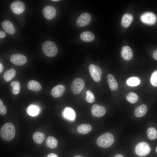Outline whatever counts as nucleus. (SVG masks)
Segmentation results:
<instances>
[{
	"label": "nucleus",
	"instance_id": "f257e3e1",
	"mask_svg": "<svg viewBox=\"0 0 157 157\" xmlns=\"http://www.w3.org/2000/svg\"><path fill=\"white\" fill-rule=\"evenodd\" d=\"M0 136L2 139L6 141H10L15 137V130L14 125L11 123L5 124L1 128Z\"/></svg>",
	"mask_w": 157,
	"mask_h": 157
},
{
	"label": "nucleus",
	"instance_id": "f03ea898",
	"mask_svg": "<svg viewBox=\"0 0 157 157\" xmlns=\"http://www.w3.org/2000/svg\"><path fill=\"white\" fill-rule=\"evenodd\" d=\"M114 138L110 133H106L99 136L97 140L98 146L106 148L110 146L114 143Z\"/></svg>",
	"mask_w": 157,
	"mask_h": 157
},
{
	"label": "nucleus",
	"instance_id": "7ed1b4c3",
	"mask_svg": "<svg viewBox=\"0 0 157 157\" xmlns=\"http://www.w3.org/2000/svg\"><path fill=\"white\" fill-rule=\"evenodd\" d=\"M42 47L43 53L48 57H53L57 53V47L55 43L52 41L48 40L44 42L42 44Z\"/></svg>",
	"mask_w": 157,
	"mask_h": 157
},
{
	"label": "nucleus",
	"instance_id": "20e7f679",
	"mask_svg": "<svg viewBox=\"0 0 157 157\" xmlns=\"http://www.w3.org/2000/svg\"><path fill=\"white\" fill-rule=\"evenodd\" d=\"M135 151L137 155L143 157L147 155L149 153L151 148L147 143L144 142H140L136 145Z\"/></svg>",
	"mask_w": 157,
	"mask_h": 157
},
{
	"label": "nucleus",
	"instance_id": "39448f33",
	"mask_svg": "<svg viewBox=\"0 0 157 157\" xmlns=\"http://www.w3.org/2000/svg\"><path fill=\"white\" fill-rule=\"evenodd\" d=\"M85 82L83 79L79 78H76L72 83V90L74 94H78L83 88Z\"/></svg>",
	"mask_w": 157,
	"mask_h": 157
},
{
	"label": "nucleus",
	"instance_id": "423d86ee",
	"mask_svg": "<svg viewBox=\"0 0 157 157\" xmlns=\"http://www.w3.org/2000/svg\"><path fill=\"white\" fill-rule=\"evenodd\" d=\"M89 70L93 80L96 82L100 81L102 75L100 68L97 65L92 64L89 65Z\"/></svg>",
	"mask_w": 157,
	"mask_h": 157
},
{
	"label": "nucleus",
	"instance_id": "0eeeda50",
	"mask_svg": "<svg viewBox=\"0 0 157 157\" xmlns=\"http://www.w3.org/2000/svg\"><path fill=\"white\" fill-rule=\"evenodd\" d=\"M12 12L16 15L22 13L25 9L24 3L20 1H15L13 2L10 6Z\"/></svg>",
	"mask_w": 157,
	"mask_h": 157
},
{
	"label": "nucleus",
	"instance_id": "6e6552de",
	"mask_svg": "<svg viewBox=\"0 0 157 157\" xmlns=\"http://www.w3.org/2000/svg\"><path fill=\"white\" fill-rule=\"evenodd\" d=\"M91 19V16L89 13H83L78 18L76 22V24L79 27H85L89 23Z\"/></svg>",
	"mask_w": 157,
	"mask_h": 157
},
{
	"label": "nucleus",
	"instance_id": "1a4fd4ad",
	"mask_svg": "<svg viewBox=\"0 0 157 157\" xmlns=\"http://www.w3.org/2000/svg\"><path fill=\"white\" fill-rule=\"evenodd\" d=\"M140 19L144 23L149 25H152L156 23V17L154 13L151 12H147L141 15Z\"/></svg>",
	"mask_w": 157,
	"mask_h": 157
},
{
	"label": "nucleus",
	"instance_id": "9d476101",
	"mask_svg": "<svg viewBox=\"0 0 157 157\" xmlns=\"http://www.w3.org/2000/svg\"><path fill=\"white\" fill-rule=\"evenodd\" d=\"M10 60L13 64L17 66H21L26 63L27 59L26 57L23 54H15L11 56Z\"/></svg>",
	"mask_w": 157,
	"mask_h": 157
},
{
	"label": "nucleus",
	"instance_id": "9b49d317",
	"mask_svg": "<svg viewBox=\"0 0 157 157\" xmlns=\"http://www.w3.org/2000/svg\"><path fill=\"white\" fill-rule=\"evenodd\" d=\"M43 14L44 17L48 20L53 19L56 14V10L55 8L51 6H47L43 9Z\"/></svg>",
	"mask_w": 157,
	"mask_h": 157
},
{
	"label": "nucleus",
	"instance_id": "f8f14e48",
	"mask_svg": "<svg viewBox=\"0 0 157 157\" xmlns=\"http://www.w3.org/2000/svg\"><path fill=\"white\" fill-rule=\"evenodd\" d=\"M91 110L92 115L97 117L103 116L106 113V110L104 107L97 104L92 106Z\"/></svg>",
	"mask_w": 157,
	"mask_h": 157
},
{
	"label": "nucleus",
	"instance_id": "ddd939ff",
	"mask_svg": "<svg viewBox=\"0 0 157 157\" xmlns=\"http://www.w3.org/2000/svg\"><path fill=\"white\" fill-rule=\"evenodd\" d=\"M63 117L67 120L72 121H74L76 117V114L74 110L69 107H66L62 113Z\"/></svg>",
	"mask_w": 157,
	"mask_h": 157
},
{
	"label": "nucleus",
	"instance_id": "4468645a",
	"mask_svg": "<svg viewBox=\"0 0 157 157\" xmlns=\"http://www.w3.org/2000/svg\"><path fill=\"white\" fill-rule=\"evenodd\" d=\"M121 55L122 58L124 60H129L132 57L133 52L130 47L125 46L123 47L122 49Z\"/></svg>",
	"mask_w": 157,
	"mask_h": 157
},
{
	"label": "nucleus",
	"instance_id": "2eb2a0df",
	"mask_svg": "<svg viewBox=\"0 0 157 157\" xmlns=\"http://www.w3.org/2000/svg\"><path fill=\"white\" fill-rule=\"evenodd\" d=\"M65 88L63 85H59L54 87L51 91V95L54 97H60L65 91Z\"/></svg>",
	"mask_w": 157,
	"mask_h": 157
},
{
	"label": "nucleus",
	"instance_id": "dca6fc26",
	"mask_svg": "<svg viewBox=\"0 0 157 157\" xmlns=\"http://www.w3.org/2000/svg\"><path fill=\"white\" fill-rule=\"evenodd\" d=\"M2 26L4 30L10 34H13L15 32V29L12 23L10 21L6 20L2 23Z\"/></svg>",
	"mask_w": 157,
	"mask_h": 157
},
{
	"label": "nucleus",
	"instance_id": "f3484780",
	"mask_svg": "<svg viewBox=\"0 0 157 157\" xmlns=\"http://www.w3.org/2000/svg\"><path fill=\"white\" fill-rule=\"evenodd\" d=\"M108 83L111 90H115L118 88L117 83L114 76L111 74H108L107 77Z\"/></svg>",
	"mask_w": 157,
	"mask_h": 157
},
{
	"label": "nucleus",
	"instance_id": "a211bd4d",
	"mask_svg": "<svg viewBox=\"0 0 157 157\" xmlns=\"http://www.w3.org/2000/svg\"><path fill=\"white\" fill-rule=\"evenodd\" d=\"M40 111L39 107L35 104H31L26 109V112L30 116L35 117L38 115Z\"/></svg>",
	"mask_w": 157,
	"mask_h": 157
},
{
	"label": "nucleus",
	"instance_id": "6ab92c4d",
	"mask_svg": "<svg viewBox=\"0 0 157 157\" xmlns=\"http://www.w3.org/2000/svg\"><path fill=\"white\" fill-rule=\"evenodd\" d=\"M147 110V108L145 105H141L135 108L134 111L135 115L137 117H142L145 114Z\"/></svg>",
	"mask_w": 157,
	"mask_h": 157
},
{
	"label": "nucleus",
	"instance_id": "aec40b11",
	"mask_svg": "<svg viewBox=\"0 0 157 157\" xmlns=\"http://www.w3.org/2000/svg\"><path fill=\"white\" fill-rule=\"evenodd\" d=\"M133 19V16L130 14L126 13L123 16L122 20V26L125 28L128 27L132 23Z\"/></svg>",
	"mask_w": 157,
	"mask_h": 157
},
{
	"label": "nucleus",
	"instance_id": "412c9836",
	"mask_svg": "<svg viewBox=\"0 0 157 157\" xmlns=\"http://www.w3.org/2000/svg\"><path fill=\"white\" fill-rule=\"evenodd\" d=\"M27 87L30 90L36 91L40 90L42 88L41 86L40 83L34 80L29 81L28 83Z\"/></svg>",
	"mask_w": 157,
	"mask_h": 157
},
{
	"label": "nucleus",
	"instance_id": "4be33fe9",
	"mask_svg": "<svg viewBox=\"0 0 157 157\" xmlns=\"http://www.w3.org/2000/svg\"><path fill=\"white\" fill-rule=\"evenodd\" d=\"M34 142L38 144H42L45 138V135L43 133L39 132H35L33 136Z\"/></svg>",
	"mask_w": 157,
	"mask_h": 157
},
{
	"label": "nucleus",
	"instance_id": "5701e85b",
	"mask_svg": "<svg viewBox=\"0 0 157 157\" xmlns=\"http://www.w3.org/2000/svg\"><path fill=\"white\" fill-rule=\"evenodd\" d=\"M91 126L88 124H82L77 127V130L78 132L81 134H86L91 130Z\"/></svg>",
	"mask_w": 157,
	"mask_h": 157
},
{
	"label": "nucleus",
	"instance_id": "b1692460",
	"mask_svg": "<svg viewBox=\"0 0 157 157\" xmlns=\"http://www.w3.org/2000/svg\"><path fill=\"white\" fill-rule=\"evenodd\" d=\"M80 37L81 40L86 42L92 41L94 38V34L90 31H85L82 33Z\"/></svg>",
	"mask_w": 157,
	"mask_h": 157
},
{
	"label": "nucleus",
	"instance_id": "393cba45",
	"mask_svg": "<svg viewBox=\"0 0 157 157\" xmlns=\"http://www.w3.org/2000/svg\"><path fill=\"white\" fill-rule=\"evenodd\" d=\"M16 75V71L14 69H10L4 73L3 78L7 82H9L12 80Z\"/></svg>",
	"mask_w": 157,
	"mask_h": 157
},
{
	"label": "nucleus",
	"instance_id": "a878e982",
	"mask_svg": "<svg viewBox=\"0 0 157 157\" xmlns=\"http://www.w3.org/2000/svg\"><path fill=\"white\" fill-rule=\"evenodd\" d=\"M46 144L47 146L51 149H54L58 145V141L54 137L49 136L46 140Z\"/></svg>",
	"mask_w": 157,
	"mask_h": 157
},
{
	"label": "nucleus",
	"instance_id": "bb28decb",
	"mask_svg": "<svg viewBox=\"0 0 157 157\" xmlns=\"http://www.w3.org/2000/svg\"><path fill=\"white\" fill-rule=\"evenodd\" d=\"M140 80L137 77H132L128 78L126 83L127 85L131 86H135L139 85L140 83Z\"/></svg>",
	"mask_w": 157,
	"mask_h": 157
},
{
	"label": "nucleus",
	"instance_id": "cd10ccee",
	"mask_svg": "<svg viewBox=\"0 0 157 157\" xmlns=\"http://www.w3.org/2000/svg\"><path fill=\"white\" fill-rule=\"evenodd\" d=\"M148 138L151 140H154L157 138V131L153 127L149 128L147 131Z\"/></svg>",
	"mask_w": 157,
	"mask_h": 157
},
{
	"label": "nucleus",
	"instance_id": "c85d7f7f",
	"mask_svg": "<svg viewBox=\"0 0 157 157\" xmlns=\"http://www.w3.org/2000/svg\"><path fill=\"white\" fill-rule=\"evenodd\" d=\"M138 97L137 94L133 92L129 93L126 97L127 100L130 103L134 104L138 100Z\"/></svg>",
	"mask_w": 157,
	"mask_h": 157
},
{
	"label": "nucleus",
	"instance_id": "c756f323",
	"mask_svg": "<svg viewBox=\"0 0 157 157\" xmlns=\"http://www.w3.org/2000/svg\"><path fill=\"white\" fill-rule=\"evenodd\" d=\"M10 85L13 87L12 92L15 94H17L20 92L21 86L19 83L17 81H12Z\"/></svg>",
	"mask_w": 157,
	"mask_h": 157
},
{
	"label": "nucleus",
	"instance_id": "7c9ffc66",
	"mask_svg": "<svg viewBox=\"0 0 157 157\" xmlns=\"http://www.w3.org/2000/svg\"><path fill=\"white\" fill-rule=\"evenodd\" d=\"M86 100L88 103H92L95 101V97L92 92L90 90H88L86 93Z\"/></svg>",
	"mask_w": 157,
	"mask_h": 157
},
{
	"label": "nucleus",
	"instance_id": "2f4dec72",
	"mask_svg": "<svg viewBox=\"0 0 157 157\" xmlns=\"http://www.w3.org/2000/svg\"><path fill=\"white\" fill-rule=\"evenodd\" d=\"M152 85L154 86H157V70L154 71L152 74L150 79Z\"/></svg>",
	"mask_w": 157,
	"mask_h": 157
},
{
	"label": "nucleus",
	"instance_id": "473e14b6",
	"mask_svg": "<svg viewBox=\"0 0 157 157\" xmlns=\"http://www.w3.org/2000/svg\"><path fill=\"white\" fill-rule=\"evenodd\" d=\"M3 102L1 99H0V114L1 115L5 114L7 112L6 108L3 105Z\"/></svg>",
	"mask_w": 157,
	"mask_h": 157
},
{
	"label": "nucleus",
	"instance_id": "72a5a7b5",
	"mask_svg": "<svg viewBox=\"0 0 157 157\" xmlns=\"http://www.w3.org/2000/svg\"><path fill=\"white\" fill-rule=\"evenodd\" d=\"M6 36V34L3 31H0V38H4Z\"/></svg>",
	"mask_w": 157,
	"mask_h": 157
},
{
	"label": "nucleus",
	"instance_id": "f704fd0d",
	"mask_svg": "<svg viewBox=\"0 0 157 157\" xmlns=\"http://www.w3.org/2000/svg\"><path fill=\"white\" fill-rule=\"evenodd\" d=\"M153 56L155 60H157V50L155 51L153 53Z\"/></svg>",
	"mask_w": 157,
	"mask_h": 157
},
{
	"label": "nucleus",
	"instance_id": "c9c22d12",
	"mask_svg": "<svg viewBox=\"0 0 157 157\" xmlns=\"http://www.w3.org/2000/svg\"><path fill=\"white\" fill-rule=\"evenodd\" d=\"M47 157H58V156L56 154L51 153L49 154L48 155Z\"/></svg>",
	"mask_w": 157,
	"mask_h": 157
},
{
	"label": "nucleus",
	"instance_id": "e433bc0d",
	"mask_svg": "<svg viewBox=\"0 0 157 157\" xmlns=\"http://www.w3.org/2000/svg\"><path fill=\"white\" fill-rule=\"evenodd\" d=\"M3 65L0 63V73H1L3 71Z\"/></svg>",
	"mask_w": 157,
	"mask_h": 157
},
{
	"label": "nucleus",
	"instance_id": "4c0bfd02",
	"mask_svg": "<svg viewBox=\"0 0 157 157\" xmlns=\"http://www.w3.org/2000/svg\"><path fill=\"white\" fill-rule=\"evenodd\" d=\"M114 157H124L123 156L120 154H117Z\"/></svg>",
	"mask_w": 157,
	"mask_h": 157
},
{
	"label": "nucleus",
	"instance_id": "58836bf2",
	"mask_svg": "<svg viewBox=\"0 0 157 157\" xmlns=\"http://www.w3.org/2000/svg\"><path fill=\"white\" fill-rule=\"evenodd\" d=\"M60 0H51V1H54V2H56V1H59Z\"/></svg>",
	"mask_w": 157,
	"mask_h": 157
},
{
	"label": "nucleus",
	"instance_id": "ea45409f",
	"mask_svg": "<svg viewBox=\"0 0 157 157\" xmlns=\"http://www.w3.org/2000/svg\"><path fill=\"white\" fill-rule=\"evenodd\" d=\"M74 157H83L82 156L79 155H76L74 156Z\"/></svg>",
	"mask_w": 157,
	"mask_h": 157
},
{
	"label": "nucleus",
	"instance_id": "a19ab883",
	"mask_svg": "<svg viewBox=\"0 0 157 157\" xmlns=\"http://www.w3.org/2000/svg\"><path fill=\"white\" fill-rule=\"evenodd\" d=\"M156 152H157V147H156Z\"/></svg>",
	"mask_w": 157,
	"mask_h": 157
}]
</instances>
